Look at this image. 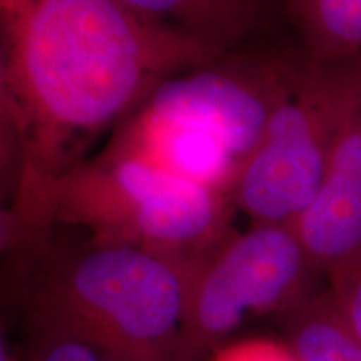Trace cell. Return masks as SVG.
<instances>
[{
  "label": "cell",
  "instance_id": "6da1fadb",
  "mask_svg": "<svg viewBox=\"0 0 361 361\" xmlns=\"http://www.w3.org/2000/svg\"><path fill=\"white\" fill-rule=\"evenodd\" d=\"M0 51L25 139L19 219L156 84L223 56L117 0H0Z\"/></svg>",
  "mask_w": 361,
  "mask_h": 361
},
{
  "label": "cell",
  "instance_id": "7a4b0ae2",
  "mask_svg": "<svg viewBox=\"0 0 361 361\" xmlns=\"http://www.w3.org/2000/svg\"><path fill=\"white\" fill-rule=\"evenodd\" d=\"M189 271L54 223L0 259V308L109 361H183Z\"/></svg>",
  "mask_w": 361,
  "mask_h": 361
},
{
  "label": "cell",
  "instance_id": "3957f363",
  "mask_svg": "<svg viewBox=\"0 0 361 361\" xmlns=\"http://www.w3.org/2000/svg\"><path fill=\"white\" fill-rule=\"evenodd\" d=\"M303 59L223 56L162 79L107 139L179 178L233 197Z\"/></svg>",
  "mask_w": 361,
  "mask_h": 361
},
{
  "label": "cell",
  "instance_id": "277c9868",
  "mask_svg": "<svg viewBox=\"0 0 361 361\" xmlns=\"http://www.w3.org/2000/svg\"><path fill=\"white\" fill-rule=\"evenodd\" d=\"M233 197L106 146L67 169L20 219V241L54 223L129 245L191 273L234 229Z\"/></svg>",
  "mask_w": 361,
  "mask_h": 361
},
{
  "label": "cell",
  "instance_id": "5b68a950",
  "mask_svg": "<svg viewBox=\"0 0 361 361\" xmlns=\"http://www.w3.org/2000/svg\"><path fill=\"white\" fill-rule=\"evenodd\" d=\"M361 106V56L305 57L291 92L243 166L233 202L251 224L291 226L318 191L338 139Z\"/></svg>",
  "mask_w": 361,
  "mask_h": 361
},
{
  "label": "cell",
  "instance_id": "8992f818",
  "mask_svg": "<svg viewBox=\"0 0 361 361\" xmlns=\"http://www.w3.org/2000/svg\"><path fill=\"white\" fill-rule=\"evenodd\" d=\"M318 278L291 226L234 228L189 273L183 361H204L250 319L284 318L319 291Z\"/></svg>",
  "mask_w": 361,
  "mask_h": 361
},
{
  "label": "cell",
  "instance_id": "52a82bcc",
  "mask_svg": "<svg viewBox=\"0 0 361 361\" xmlns=\"http://www.w3.org/2000/svg\"><path fill=\"white\" fill-rule=\"evenodd\" d=\"M319 276L361 263V106L345 126L308 207L291 224Z\"/></svg>",
  "mask_w": 361,
  "mask_h": 361
},
{
  "label": "cell",
  "instance_id": "ba28073f",
  "mask_svg": "<svg viewBox=\"0 0 361 361\" xmlns=\"http://www.w3.org/2000/svg\"><path fill=\"white\" fill-rule=\"evenodd\" d=\"M137 16L179 30L216 54L236 47L263 20L264 0H117Z\"/></svg>",
  "mask_w": 361,
  "mask_h": 361
},
{
  "label": "cell",
  "instance_id": "9c48e42d",
  "mask_svg": "<svg viewBox=\"0 0 361 361\" xmlns=\"http://www.w3.org/2000/svg\"><path fill=\"white\" fill-rule=\"evenodd\" d=\"M291 20L316 62L361 56V0H288Z\"/></svg>",
  "mask_w": 361,
  "mask_h": 361
},
{
  "label": "cell",
  "instance_id": "30bf717a",
  "mask_svg": "<svg viewBox=\"0 0 361 361\" xmlns=\"http://www.w3.org/2000/svg\"><path fill=\"white\" fill-rule=\"evenodd\" d=\"M283 319L284 340L300 361H361V340L343 319L329 288Z\"/></svg>",
  "mask_w": 361,
  "mask_h": 361
},
{
  "label": "cell",
  "instance_id": "8fae6325",
  "mask_svg": "<svg viewBox=\"0 0 361 361\" xmlns=\"http://www.w3.org/2000/svg\"><path fill=\"white\" fill-rule=\"evenodd\" d=\"M25 169V139L20 117L8 89L0 51V194L16 202Z\"/></svg>",
  "mask_w": 361,
  "mask_h": 361
},
{
  "label": "cell",
  "instance_id": "7c38bea8",
  "mask_svg": "<svg viewBox=\"0 0 361 361\" xmlns=\"http://www.w3.org/2000/svg\"><path fill=\"white\" fill-rule=\"evenodd\" d=\"M24 348L19 351L20 361H109L90 346L74 338L25 328Z\"/></svg>",
  "mask_w": 361,
  "mask_h": 361
},
{
  "label": "cell",
  "instance_id": "4fadbf2b",
  "mask_svg": "<svg viewBox=\"0 0 361 361\" xmlns=\"http://www.w3.org/2000/svg\"><path fill=\"white\" fill-rule=\"evenodd\" d=\"M204 361H300L286 340L251 336L226 341Z\"/></svg>",
  "mask_w": 361,
  "mask_h": 361
},
{
  "label": "cell",
  "instance_id": "5bb4252c",
  "mask_svg": "<svg viewBox=\"0 0 361 361\" xmlns=\"http://www.w3.org/2000/svg\"><path fill=\"white\" fill-rule=\"evenodd\" d=\"M328 288L343 319L361 340V263L329 279Z\"/></svg>",
  "mask_w": 361,
  "mask_h": 361
},
{
  "label": "cell",
  "instance_id": "9a60e30c",
  "mask_svg": "<svg viewBox=\"0 0 361 361\" xmlns=\"http://www.w3.org/2000/svg\"><path fill=\"white\" fill-rule=\"evenodd\" d=\"M20 224L13 204L4 194H0V259L19 243Z\"/></svg>",
  "mask_w": 361,
  "mask_h": 361
},
{
  "label": "cell",
  "instance_id": "2e32d148",
  "mask_svg": "<svg viewBox=\"0 0 361 361\" xmlns=\"http://www.w3.org/2000/svg\"><path fill=\"white\" fill-rule=\"evenodd\" d=\"M0 361H20L19 351L13 350L11 341H8L6 316H4L2 310H0Z\"/></svg>",
  "mask_w": 361,
  "mask_h": 361
}]
</instances>
